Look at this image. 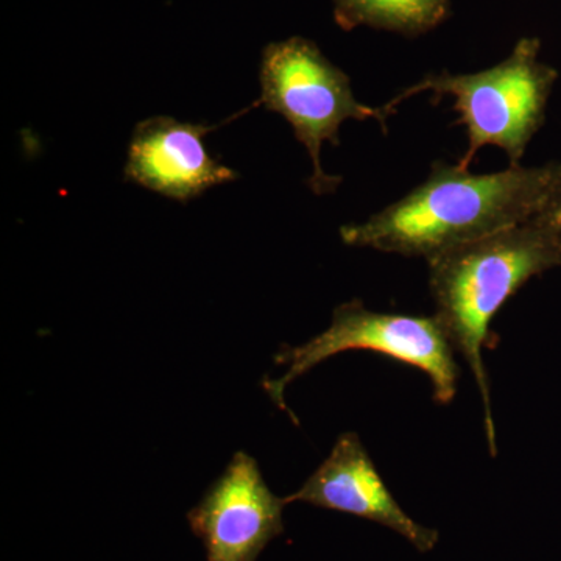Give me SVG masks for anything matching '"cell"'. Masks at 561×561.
<instances>
[{"label": "cell", "mask_w": 561, "mask_h": 561, "mask_svg": "<svg viewBox=\"0 0 561 561\" xmlns=\"http://www.w3.org/2000/svg\"><path fill=\"white\" fill-rule=\"evenodd\" d=\"M346 351H371L419 368L430 376L434 400L443 405L456 397L460 368L438 317L368 311L359 300L335 308L330 328L305 345L283 346L275 362L286 365V373L278 379H265L262 386L272 401L287 411L284 391L289 383Z\"/></svg>", "instance_id": "277c9868"}, {"label": "cell", "mask_w": 561, "mask_h": 561, "mask_svg": "<svg viewBox=\"0 0 561 561\" xmlns=\"http://www.w3.org/2000/svg\"><path fill=\"white\" fill-rule=\"evenodd\" d=\"M448 16L449 0H334V20L346 32L367 25L416 36Z\"/></svg>", "instance_id": "9c48e42d"}, {"label": "cell", "mask_w": 561, "mask_h": 561, "mask_svg": "<svg viewBox=\"0 0 561 561\" xmlns=\"http://www.w3.org/2000/svg\"><path fill=\"white\" fill-rule=\"evenodd\" d=\"M538 38L516 43L511 57L476 73L430 76L386 105L391 113L402 101L432 92L435 99L453 95L457 124L468 131V150L459 162L468 169L479 149L496 146L507 153L511 165H519L531 138L545 124L546 106L559 72L540 61Z\"/></svg>", "instance_id": "3957f363"}, {"label": "cell", "mask_w": 561, "mask_h": 561, "mask_svg": "<svg viewBox=\"0 0 561 561\" xmlns=\"http://www.w3.org/2000/svg\"><path fill=\"white\" fill-rule=\"evenodd\" d=\"M284 497L272 493L250 454H234L227 470L187 513L206 561H256L284 531Z\"/></svg>", "instance_id": "8992f818"}, {"label": "cell", "mask_w": 561, "mask_h": 561, "mask_svg": "<svg viewBox=\"0 0 561 561\" xmlns=\"http://www.w3.org/2000/svg\"><path fill=\"white\" fill-rule=\"evenodd\" d=\"M430 264L435 316L454 351L463 356L483 404L491 456H496V426L491 411L489 371L483 346L491 320L534 276L561 265V249L548 213L486 238L437 254Z\"/></svg>", "instance_id": "7a4b0ae2"}, {"label": "cell", "mask_w": 561, "mask_h": 561, "mask_svg": "<svg viewBox=\"0 0 561 561\" xmlns=\"http://www.w3.org/2000/svg\"><path fill=\"white\" fill-rule=\"evenodd\" d=\"M284 502H305L381 524L420 552L434 551L440 540L437 530L416 523L398 504L354 432L342 434L328 459Z\"/></svg>", "instance_id": "52a82bcc"}, {"label": "cell", "mask_w": 561, "mask_h": 561, "mask_svg": "<svg viewBox=\"0 0 561 561\" xmlns=\"http://www.w3.org/2000/svg\"><path fill=\"white\" fill-rule=\"evenodd\" d=\"M261 99L257 105L278 113L294 128L313 164L309 187L317 195L331 194L341 176L321 168L323 142L339 146V128L348 119H376L386 124L389 111L357 101L350 77L332 65L316 43L301 36L265 46L261 61Z\"/></svg>", "instance_id": "5b68a950"}, {"label": "cell", "mask_w": 561, "mask_h": 561, "mask_svg": "<svg viewBox=\"0 0 561 561\" xmlns=\"http://www.w3.org/2000/svg\"><path fill=\"white\" fill-rule=\"evenodd\" d=\"M546 213H548L549 219H551L553 228H556L557 239H559L561 249V195Z\"/></svg>", "instance_id": "30bf717a"}, {"label": "cell", "mask_w": 561, "mask_h": 561, "mask_svg": "<svg viewBox=\"0 0 561 561\" xmlns=\"http://www.w3.org/2000/svg\"><path fill=\"white\" fill-rule=\"evenodd\" d=\"M217 128L169 116L139 122L128 147L125 180L183 203L238 180L239 173L209 157L203 144Z\"/></svg>", "instance_id": "ba28073f"}, {"label": "cell", "mask_w": 561, "mask_h": 561, "mask_svg": "<svg viewBox=\"0 0 561 561\" xmlns=\"http://www.w3.org/2000/svg\"><path fill=\"white\" fill-rule=\"evenodd\" d=\"M561 195V162L474 175L435 162L430 179L364 224L345 225L346 245L424 257L478 241L546 213Z\"/></svg>", "instance_id": "6da1fadb"}]
</instances>
